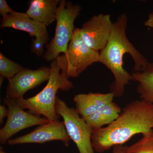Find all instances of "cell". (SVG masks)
I'll list each match as a JSON object with an SVG mask.
<instances>
[{
    "mask_svg": "<svg viewBox=\"0 0 153 153\" xmlns=\"http://www.w3.org/2000/svg\"><path fill=\"white\" fill-rule=\"evenodd\" d=\"M153 129V104L140 100L129 102L109 125L94 129L92 146L103 153L117 145H123L138 134H145Z\"/></svg>",
    "mask_w": 153,
    "mask_h": 153,
    "instance_id": "1",
    "label": "cell"
},
{
    "mask_svg": "<svg viewBox=\"0 0 153 153\" xmlns=\"http://www.w3.org/2000/svg\"><path fill=\"white\" fill-rule=\"evenodd\" d=\"M127 24L126 14L118 16L116 21L113 23L108 42L100 52V62L106 66L113 74L114 80L109 88L111 93L117 98L123 96L126 85L134 80L132 74L123 68L124 55L127 53L131 56L134 64V71H143L149 63L127 37Z\"/></svg>",
    "mask_w": 153,
    "mask_h": 153,
    "instance_id": "2",
    "label": "cell"
},
{
    "mask_svg": "<svg viewBox=\"0 0 153 153\" xmlns=\"http://www.w3.org/2000/svg\"><path fill=\"white\" fill-rule=\"evenodd\" d=\"M50 67V76L45 87L34 96L16 100V101L22 109H28L33 114L41 115L49 121L56 122L59 121L55 108L57 91H68L74 85L68 80L66 73L61 71L57 60L52 61Z\"/></svg>",
    "mask_w": 153,
    "mask_h": 153,
    "instance_id": "3",
    "label": "cell"
},
{
    "mask_svg": "<svg viewBox=\"0 0 153 153\" xmlns=\"http://www.w3.org/2000/svg\"><path fill=\"white\" fill-rule=\"evenodd\" d=\"M82 8L70 1H60L56 15L55 36L47 44V51L43 56L46 61L56 60L60 53L66 54L68 45L73 37L75 19L80 14Z\"/></svg>",
    "mask_w": 153,
    "mask_h": 153,
    "instance_id": "4",
    "label": "cell"
},
{
    "mask_svg": "<svg viewBox=\"0 0 153 153\" xmlns=\"http://www.w3.org/2000/svg\"><path fill=\"white\" fill-rule=\"evenodd\" d=\"M100 53L88 46L81 38L79 28L74 30L66 54L56 59L68 78L77 77L93 63L100 62Z\"/></svg>",
    "mask_w": 153,
    "mask_h": 153,
    "instance_id": "5",
    "label": "cell"
},
{
    "mask_svg": "<svg viewBox=\"0 0 153 153\" xmlns=\"http://www.w3.org/2000/svg\"><path fill=\"white\" fill-rule=\"evenodd\" d=\"M56 112L62 117L66 131L76 144L79 153H95L92 146L91 136L93 129L88 125L75 108L69 107L57 96Z\"/></svg>",
    "mask_w": 153,
    "mask_h": 153,
    "instance_id": "6",
    "label": "cell"
},
{
    "mask_svg": "<svg viewBox=\"0 0 153 153\" xmlns=\"http://www.w3.org/2000/svg\"><path fill=\"white\" fill-rule=\"evenodd\" d=\"M3 102L8 108L9 113L5 125L0 130L1 144H5L15 134L22 130L49 122L46 118L25 111L19 106L16 100L5 97L3 98Z\"/></svg>",
    "mask_w": 153,
    "mask_h": 153,
    "instance_id": "7",
    "label": "cell"
},
{
    "mask_svg": "<svg viewBox=\"0 0 153 153\" xmlns=\"http://www.w3.org/2000/svg\"><path fill=\"white\" fill-rule=\"evenodd\" d=\"M113 23L109 14L95 15L83 23L82 28L79 29L80 36L91 49L101 51L109 40Z\"/></svg>",
    "mask_w": 153,
    "mask_h": 153,
    "instance_id": "8",
    "label": "cell"
},
{
    "mask_svg": "<svg viewBox=\"0 0 153 153\" xmlns=\"http://www.w3.org/2000/svg\"><path fill=\"white\" fill-rule=\"evenodd\" d=\"M50 72V67L47 66H42L36 70L24 68L9 79L6 97L16 100L24 98V95L28 91L48 81Z\"/></svg>",
    "mask_w": 153,
    "mask_h": 153,
    "instance_id": "9",
    "label": "cell"
},
{
    "mask_svg": "<svg viewBox=\"0 0 153 153\" xmlns=\"http://www.w3.org/2000/svg\"><path fill=\"white\" fill-rule=\"evenodd\" d=\"M71 139L68 136L63 122H49L42 125L30 133L11 139L9 145H16L27 143H40L54 140L61 141L66 146H68Z\"/></svg>",
    "mask_w": 153,
    "mask_h": 153,
    "instance_id": "10",
    "label": "cell"
},
{
    "mask_svg": "<svg viewBox=\"0 0 153 153\" xmlns=\"http://www.w3.org/2000/svg\"><path fill=\"white\" fill-rule=\"evenodd\" d=\"M1 28L10 27L25 31L31 37L41 39L48 44L49 36L47 26L34 21L25 13L15 11L2 19Z\"/></svg>",
    "mask_w": 153,
    "mask_h": 153,
    "instance_id": "11",
    "label": "cell"
},
{
    "mask_svg": "<svg viewBox=\"0 0 153 153\" xmlns=\"http://www.w3.org/2000/svg\"><path fill=\"white\" fill-rule=\"evenodd\" d=\"M114 96L112 93H90L79 94L74 96L73 100L75 109L82 118L93 114L112 102Z\"/></svg>",
    "mask_w": 153,
    "mask_h": 153,
    "instance_id": "12",
    "label": "cell"
},
{
    "mask_svg": "<svg viewBox=\"0 0 153 153\" xmlns=\"http://www.w3.org/2000/svg\"><path fill=\"white\" fill-rule=\"evenodd\" d=\"M60 0H33L26 13L34 21L48 26L56 21Z\"/></svg>",
    "mask_w": 153,
    "mask_h": 153,
    "instance_id": "13",
    "label": "cell"
},
{
    "mask_svg": "<svg viewBox=\"0 0 153 153\" xmlns=\"http://www.w3.org/2000/svg\"><path fill=\"white\" fill-rule=\"evenodd\" d=\"M131 74L134 80L138 82L137 91L140 98L153 104V62H149L143 71Z\"/></svg>",
    "mask_w": 153,
    "mask_h": 153,
    "instance_id": "14",
    "label": "cell"
},
{
    "mask_svg": "<svg viewBox=\"0 0 153 153\" xmlns=\"http://www.w3.org/2000/svg\"><path fill=\"white\" fill-rule=\"evenodd\" d=\"M121 110L119 105L113 101L93 114L82 118L93 130L101 128L114 121Z\"/></svg>",
    "mask_w": 153,
    "mask_h": 153,
    "instance_id": "15",
    "label": "cell"
},
{
    "mask_svg": "<svg viewBox=\"0 0 153 153\" xmlns=\"http://www.w3.org/2000/svg\"><path fill=\"white\" fill-rule=\"evenodd\" d=\"M126 153H153V130L133 144L126 146Z\"/></svg>",
    "mask_w": 153,
    "mask_h": 153,
    "instance_id": "16",
    "label": "cell"
},
{
    "mask_svg": "<svg viewBox=\"0 0 153 153\" xmlns=\"http://www.w3.org/2000/svg\"><path fill=\"white\" fill-rule=\"evenodd\" d=\"M24 68L22 65L8 59L1 52L0 53V74L8 80L13 78Z\"/></svg>",
    "mask_w": 153,
    "mask_h": 153,
    "instance_id": "17",
    "label": "cell"
},
{
    "mask_svg": "<svg viewBox=\"0 0 153 153\" xmlns=\"http://www.w3.org/2000/svg\"><path fill=\"white\" fill-rule=\"evenodd\" d=\"M45 44L46 43L41 39L33 38L31 43V52L38 57H40L44 53V46Z\"/></svg>",
    "mask_w": 153,
    "mask_h": 153,
    "instance_id": "18",
    "label": "cell"
},
{
    "mask_svg": "<svg viewBox=\"0 0 153 153\" xmlns=\"http://www.w3.org/2000/svg\"><path fill=\"white\" fill-rule=\"evenodd\" d=\"M14 12L15 11L10 7L6 0H0V15L2 19Z\"/></svg>",
    "mask_w": 153,
    "mask_h": 153,
    "instance_id": "19",
    "label": "cell"
},
{
    "mask_svg": "<svg viewBox=\"0 0 153 153\" xmlns=\"http://www.w3.org/2000/svg\"><path fill=\"white\" fill-rule=\"evenodd\" d=\"M9 111L8 108L4 105H0V123H3V121L5 117H7Z\"/></svg>",
    "mask_w": 153,
    "mask_h": 153,
    "instance_id": "20",
    "label": "cell"
},
{
    "mask_svg": "<svg viewBox=\"0 0 153 153\" xmlns=\"http://www.w3.org/2000/svg\"><path fill=\"white\" fill-rule=\"evenodd\" d=\"M126 146L117 145L113 147L112 153H126Z\"/></svg>",
    "mask_w": 153,
    "mask_h": 153,
    "instance_id": "21",
    "label": "cell"
},
{
    "mask_svg": "<svg viewBox=\"0 0 153 153\" xmlns=\"http://www.w3.org/2000/svg\"><path fill=\"white\" fill-rule=\"evenodd\" d=\"M144 25L148 27L153 28V12L149 14L148 19L144 22Z\"/></svg>",
    "mask_w": 153,
    "mask_h": 153,
    "instance_id": "22",
    "label": "cell"
},
{
    "mask_svg": "<svg viewBox=\"0 0 153 153\" xmlns=\"http://www.w3.org/2000/svg\"><path fill=\"white\" fill-rule=\"evenodd\" d=\"M5 77H4V76H1V77H0V84H1H1H2L3 81H4V78Z\"/></svg>",
    "mask_w": 153,
    "mask_h": 153,
    "instance_id": "23",
    "label": "cell"
},
{
    "mask_svg": "<svg viewBox=\"0 0 153 153\" xmlns=\"http://www.w3.org/2000/svg\"><path fill=\"white\" fill-rule=\"evenodd\" d=\"M0 153H7L5 152L4 151L2 148L1 147V149H0Z\"/></svg>",
    "mask_w": 153,
    "mask_h": 153,
    "instance_id": "24",
    "label": "cell"
}]
</instances>
